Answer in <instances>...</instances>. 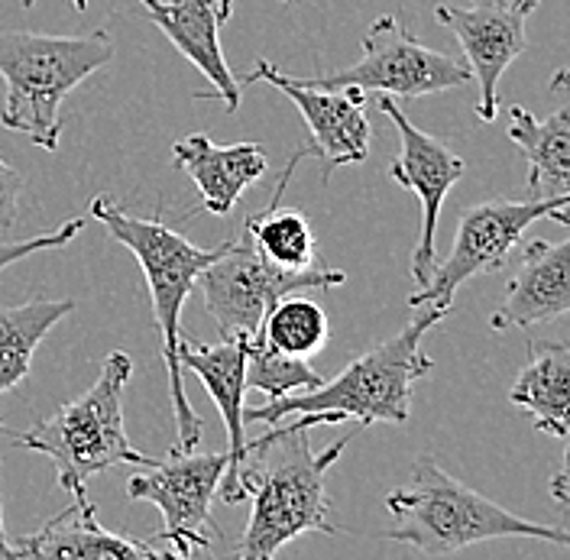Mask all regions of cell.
<instances>
[{
  "instance_id": "obj_13",
  "label": "cell",
  "mask_w": 570,
  "mask_h": 560,
  "mask_svg": "<svg viewBox=\"0 0 570 560\" xmlns=\"http://www.w3.org/2000/svg\"><path fill=\"white\" fill-rule=\"evenodd\" d=\"M380 110L392 120V127L399 130V159L390 166V178L399 181L402 188L415 191L422 202V234L415 244L412 256V279L425 285L431 269H434V234H438V217L444 208L448 191L458 185L466 173L463 159L458 153H451L438 137H431L425 130H419L392 98L380 95Z\"/></svg>"
},
{
  "instance_id": "obj_7",
  "label": "cell",
  "mask_w": 570,
  "mask_h": 560,
  "mask_svg": "<svg viewBox=\"0 0 570 560\" xmlns=\"http://www.w3.org/2000/svg\"><path fill=\"white\" fill-rule=\"evenodd\" d=\"M344 282V269H327L321 263L312 269H279L269 259H263L244 234L240 240L227 244V249L198 276L195 288L202 292L208 315L217 321L220 337L253 341L269 308L283 295L305 288H334Z\"/></svg>"
},
{
  "instance_id": "obj_20",
  "label": "cell",
  "mask_w": 570,
  "mask_h": 560,
  "mask_svg": "<svg viewBox=\"0 0 570 560\" xmlns=\"http://www.w3.org/2000/svg\"><path fill=\"white\" fill-rule=\"evenodd\" d=\"M509 140L529 163V195L532 198H568L570 195V107L548 117L509 107Z\"/></svg>"
},
{
  "instance_id": "obj_12",
  "label": "cell",
  "mask_w": 570,
  "mask_h": 560,
  "mask_svg": "<svg viewBox=\"0 0 570 560\" xmlns=\"http://www.w3.org/2000/svg\"><path fill=\"white\" fill-rule=\"evenodd\" d=\"M538 0H470L466 7L441 3L438 23L458 36L473 81L480 85L476 117L493 124L499 114V78L529 49L525 20Z\"/></svg>"
},
{
  "instance_id": "obj_19",
  "label": "cell",
  "mask_w": 570,
  "mask_h": 560,
  "mask_svg": "<svg viewBox=\"0 0 570 560\" xmlns=\"http://www.w3.org/2000/svg\"><path fill=\"white\" fill-rule=\"evenodd\" d=\"M509 402L532 415L534 431L551 438L570 434V341L529 344V360L509 389Z\"/></svg>"
},
{
  "instance_id": "obj_21",
  "label": "cell",
  "mask_w": 570,
  "mask_h": 560,
  "mask_svg": "<svg viewBox=\"0 0 570 560\" xmlns=\"http://www.w3.org/2000/svg\"><path fill=\"white\" fill-rule=\"evenodd\" d=\"M292 173H295V159H288L273 202L259 214H249L244 234L249 237V244L259 249V256L269 259L273 266H279V269H312V266H318L315 230H312V224H308V217L302 210L279 205Z\"/></svg>"
},
{
  "instance_id": "obj_16",
  "label": "cell",
  "mask_w": 570,
  "mask_h": 560,
  "mask_svg": "<svg viewBox=\"0 0 570 560\" xmlns=\"http://www.w3.org/2000/svg\"><path fill=\"white\" fill-rule=\"evenodd\" d=\"M13 558H33V560H153L169 558L163 548H156L153 541H130L124 534H114L98 522L95 505L88 502V495H71L69 509H62L56 519H49L46 525L27 534L23 541L13 544Z\"/></svg>"
},
{
  "instance_id": "obj_18",
  "label": "cell",
  "mask_w": 570,
  "mask_h": 560,
  "mask_svg": "<svg viewBox=\"0 0 570 560\" xmlns=\"http://www.w3.org/2000/svg\"><path fill=\"white\" fill-rule=\"evenodd\" d=\"M176 166L198 185L202 205L217 217L237 208L249 185L269 173V159L259 143L217 146L205 134H191L173 143Z\"/></svg>"
},
{
  "instance_id": "obj_1",
  "label": "cell",
  "mask_w": 570,
  "mask_h": 560,
  "mask_svg": "<svg viewBox=\"0 0 570 560\" xmlns=\"http://www.w3.org/2000/svg\"><path fill=\"white\" fill-rule=\"evenodd\" d=\"M327 424L321 415H298L283 431H266L247 441V456L237 473V487L253 502L247 531L234 554L244 560L276 558L288 541L305 531L337 534L327 519V470L347 451L351 438L334 441L324 451H312L308 431Z\"/></svg>"
},
{
  "instance_id": "obj_4",
  "label": "cell",
  "mask_w": 570,
  "mask_h": 560,
  "mask_svg": "<svg viewBox=\"0 0 570 560\" xmlns=\"http://www.w3.org/2000/svg\"><path fill=\"white\" fill-rule=\"evenodd\" d=\"M91 217L101 220L107 234L124 244L137 263L142 266V276L153 295V317L159 324L163 334V356H166V370H169V395H173V409H176V431L178 448L181 451H195L205 431V421L195 415V409L188 405L185 383H181V366H178V344H181V308L188 302V295L195 292L198 276L212 266L214 259L227 249V244L202 249L191 240H185L178 230L166 227L163 220H146L134 217L127 208H120L110 195H98L91 202Z\"/></svg>"
},
{
  "instance_id": "obj_27",
  "label": "cell",
  "mask_w": 570,
  "mask_h": 560,
  "mask_svg": "<svg viewBox=\"0 0 570 560\" xmlns=\"http://www.w3.org/2000/svg\"><path fill=\"white\" fill-rule=\"evenodd\" d=\"M551 499L561 505V512H570V448L564 454V466L551 477Z\"/></svg>"
},
{
  "instance_id": "obj_17",
  "label": "cell",
  "mask_w": 570,
  "mask_h": 560,
  "mask_svg": "<svg viewBox=\"0 0 570 560\" xmlns=\"http://www.w3.org/2000/svg\"><path fill=\"white\" fill-rule=\"evenodd\" d=\"M561 315H570V237L561 244L532 240L522 249V266L490 317V327H534Z\"/></svg>"
},
{
  "instance_id": "obj_23",
  "label": "cell",
  "mask_w": 570,
  "mask_h": 560,
  "mask_svg": "<svg viewBox=\"0 0 570 560\" xmlns=\"http://www.w3.org/2000/svg\"><path fill=\"white\" fill-rule=\"evenodd\" d=\"M259 337L288 356L308 360L312 353H318L327 344L331 327H327V315L318 302L305 298L302 292H288L269 308V315L259 327Z\"/></svg>"
},
{
  "instance_id": "obj_15",
  "label": "cell",
  "mask_w": 570,
  "mask_h": 560,
  "mask_svg": "<svg viewBox=\"0 0 570 560\" xmlns=\"http://www.w3.org/2000/svg\"><path fill=\"white\" fill-rule=\"evenodd\" d=\"M146 20H153L178 52L202 71L217 95H198V98H217L224 110L240 107V81L227 69L224 49H220V30L234 13V0H140Z\"/></svg>"
},
{
  "instance_id": "obj_6",
  "label": "cell",
  "mask_w": 570,
  "mask_h": 560,
  "mask_svg": "<svg viewBox=\"0 0 570 560\" xmlns=\"http://www.w3.org/2000/svg\"><path fill=\"white\" fill-rule=\"evenodd\" d=\"M130 373V353H107L101 373L88 392L66 402L52 419L13 434L10 444L49 456L59 487L71 495H81L88 480L101 477L110 466H153L156 460L137 451L124 428V385Z\"/></svg>"
},
{
  "instance_id": "obj_28",
  "label": "cell",
  "mask_w": 570,
  "mask_h": 560,
  "mask_svg": "<svg viewBox=\"0 0 570 560\" xmlns=\"http://www.w3.org/2000/svg\"><path fill=\"white\" fill-rule=\"evenodd\" d=\"M0 428H3V421H0ZM0 558L13 560V544L7 541V531H3V512H0Z\"/></svg>"
},
{
  "instance_id": "obj_14",
  "label": "cell",
  "mask_w": 570,
  "mask_h": 560,
  "mask_svg": "<svg viewBox=\"0 0 570 560\" xmlns=\"http://www.w3.org/2000/svg\"><path fill=\"white\" fill-rule=\"evenodd\" d=\"M178 366L191 370L202 380L224 419L230 448L224 451L227 470L220 477L217 495L227 505H237V502H244V492L237 487V473L247 456V415H244L247 412V405H244V399H247V341H227V337H220V344L181 341Z\"/></svg>"
},
{
  "instance_id": "obj_9",
  "label": "cell",
  "mask_w": 570,
  "mask_h": 560,
  "mask_svg": "<svg viewBox=\"0 0 570 560\" xmlns=\"http://www.w3.org/2000/svg\"><path fill=\"white\" fill-rule=\"evenodd\" d=\"M302 81L318 88H356L363 95L386 98H425L470 85L473 71L461 59L425 46L395 13H386L363 36L360 62Z\"/></svg>"
},
{
  "instance_id": "obj_31",
  "label": "cell",
  "mask_w": 570,
  "mask_h": 560,
  "mask_svg": "<svg viewBox=\"0 0 570 560\" xmlns=\"http://www.w3.org/2000/svg\"><path fill=\"white\" fill-rule=\"evenodd\" d=\"M283 3H285V0H283Z\"/></svg>"
},
{
  "instance_id": "obj_26",
  "label": "cell",
  "mask_w": 570,
  "mask_h": 560,
  "mask_svg": "<svg viewBox=\"0 0 570 560\" xmlns=\"http://www.w3.org/2000/svg\"><path fill=\"white\" fill-rule=\"evenodd\" d=\"M20 191H23V176L0 159V230L13 227L20 214Z\"/></svg>"
},
{
  "instance_id": "obj_2",
  "label": "cell",
  "mask_w": 570,
  "mask_h": 560,
  "mask_svg": "<svg viewBox=\"0 0 570 560\" xmlns=\"http://www.w3.org/2000/svg\"><path fill=\"white\" fill-rule=\"evenodd\" d=\"M448 312L451 308H419V315L399 334L356 356L334 380H324L308 392L273 399L259 409H247L244 415L263 424H279L288 415H324L331 424L356 421L360 428L405 424L412 415V389L434 370V360L422 353V341Z\"/></svg>"
},
{
  "instance_id": "obj_29",
  "label": "cell",
  "mask_w": 570,
  "mask_h": 560,
  "mask_svg": "<svg viewBox=\"0 0 570 560\" xmlns=\"http://www.w3.org/2000/svg\"><path fill=\"white\" fill-rule=\"evenodd\" d=\"M561 88H570V66L568 69H558L554 78H551V91H561Z\"/></svg>"
},
{
  "instance_id": "obj_3",
  "label": "cell",
  "mask_w": 570,
  "mask_h": 560,
  "mask_svg": "<svg viewBox=\"0 0 570 560\" xmlns=\"http://www.w3.org/2000/svg\"><path fill=\"white\" fill-rule=\"evenodd\" d=\"M386 509L395 525L380 538L409 544L428 558H448L470 544L497 538H534L570 548V528L541 525L509 512L483 492L454 480L431 454L412 463V483L392 490Z\"/></svg>"
},
{
  "instance_id": "obj_25",
  "label": "cell",
  "mask_w": 570,
  "mask_h": 560,
  "mask_svg": "<svg viewBox=\"0 0 570 560\" xmlns=\"http://www.w3.org/2000/svg\"><path fill=\"white\" fill-rule=\"evenodd\" d=\"M81 227H85V220H81V217H71V220H66L59 230H52V234H36V237H27V240L0 244V273H3L7 266H13V263L33 256L39 249H59V246H66L69 240H75V237L81 234Z\"/></svg>"
},
{
  "instance_id": "obj_22",
  "label": "cell",
  "mask_w": 570,
  "mask_h": 560,
  "mask_svg": "<svg viewBox=\"0 0 570 560\" xmlns=\"http://www.w3.org/2000/svg\"><path fill=\"white\" fill-rule=\"evenodd\" d=\"M71 312L75 302L69 298H33L23 305H0V392L27 380L36 347Z\"/></svg>"
},
{
  "instance_id": "obj_10",
  "label": "cell",
  "mask_w": 570,
  "mask_h": 560,
  "mask_svg": "<svg viewBox=\"0 0 570 560\" xmlns=\"http://www.w3.org/2000/svg\"><path fill=\"white\" fill-rule=\"evenodd\" d=\"M127 480V495L137 502H153L163 512V531L156 548L169 558H191L212 544V505L217 499L220 477L227 470V454H195L173 451L169 460H156Z\"/></svg>"
},
{
  "instance_id": "obj_30",
  "label": "cell",
  "mask_w": 570,
  "mask_h": 560,
  "mask_svg": "<svg viewBox=\"0 0 570 560\" xmlns=\"http://www.w3.org/2000/svg\"><path fill=\"white\" fill-rule=\"evenodd\" d=\"M36 0H23V7H33ZM75 3V10H88V0H71Z\"/></svg>"
},
{
  "instance_id": "obj_8",
  "label": "cell",
  "mask_w": 570,
  "mask_h": 560,
  "mask_svg": "<svg viewBox=\"0 0 570 560\" xmlns=\"http://www.w3.org/2000/svg\"><path fill=\"white\" fill-rule=\"evenodd\" d=\"M551 217L570 227L568 198H529V202H480L466 208L458 220V237L444 263H434L428 282L409 298L412 308H451L463 282L483 273H497L512 256L522 234Z\"/></svg>"
},
{
  "instance_id": "obj_24",
  "label": "cell",
  "mask_w": 570,
  "mask_h": 560,
  "mask_svg": "<svg viewBox=\"0 0 570 560\" xmlns=\"http://www.w3.org/2000/svg\"><path fill=\"white\" fill-rule=\"evenodd\" d=\"M324 383L318 370L305 356H288L266 344L259 334L247 341V389H259L273 399H283L292 392H308Z\"/></svg>"
},
{
  "instance_id": "obj_5",
  "label": "cell",
  "mask_w": 570,
  "mask_h": 560,
  "mask_svg": "<svg viewBox=\"0 0 570 560\" xmlns=\"http://www.w3.org/2000/svg\"><path fill=\"white\" fill-rule=\"evenodd\" d=\"M114 52V39L105 30L85 36L0 33V75L7 81L0 124L56 153L62 137V101L85 78L110 66Z\"/></svg>"
},
{
  "instance_id": "obj_11",
  "label": "cell",
  "mask_w": 570,
  "mask_h": 560,
  "mask_svg": "<svg viewBox=\"0 0 570 560\" xmlns=\"http://www.w3.org/2000/svg\"><path fill=\"white\" fill-rule=\"evenodd\" d=\"M244 81H266L298 107L302 120L308 124V140L302 143L295 159H318L324 178L341 166H356L370 156V120L363 91L305 85L302 78H292L269 62H256V69L247 71Z\"/></svg>"
}]
</instances>
